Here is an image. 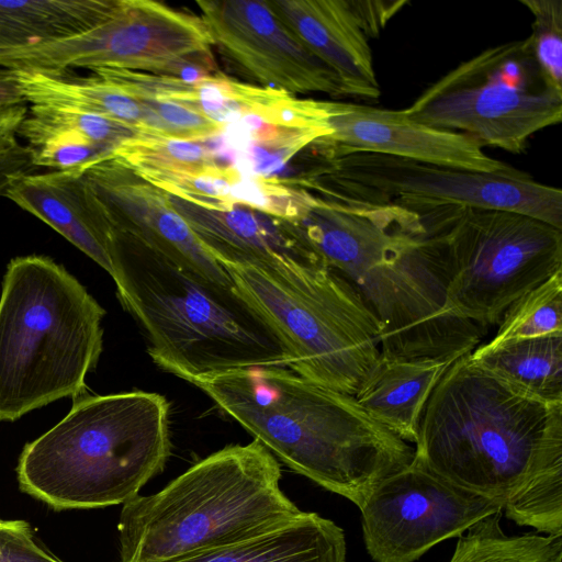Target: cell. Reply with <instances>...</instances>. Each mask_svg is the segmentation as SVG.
I'll list each match as a JSON object with an SVG mask.
<instances>
[{
    "mask_svg": "<svg viewBox=\"0 0 562 562\" xmlns=\"http://www.w3.org/2000/svg\"><path fill=\"white\" fill-rule=\"evenodd\" d=\"M344 531L316 513L303 512L289 524L231 546L175 562H345Z\"/></svg>",
    "mask_w": 562,
    "mask_h": 562,
    "instance_id": "21",
    "label": "cell"
},
{
    "mask_svg": "<svg viewBox=\"0 0 562 562\" xmlns=\"http://www.w3.org/2000/svg\"><path fill=\"white\" fill-rule=\"evenodd\" d=\"M368 38L378 37L387 22L408 2L406 0H350Z\"/></svg>",
    "mask_w": 562,
    "mask_h": 562,
    "instance_id": "33",
    "label": "cell"
},
{
    "mask_svg": "<svg viewBox=\"0 0 562 562\" xmlns=\"http://www.w3.org/2000/svg\"><path fill=\"white\" fill-rule=\"evenodd\" d=\"M25 101L37 106L68 108L101 114L147 134L145 106L95 75L74 77L66 71L10 69Z\"/></svg>",
    "mask_w": 562,
    "mask_h": 562,
    "instance_id": "22",
    "label": "cell"
},
{
    "mask_svg": "<svg viewBox=\"0 0 562 562\" xmlns=\"http://www.w3.org/2000/svg\"><path fill=\"white\" fill-rule=\"evenodd\" d=\"M7 187V173L2 158L0 157V196L3 195Z\"/></svg>",
    "mask_w": 562,
    "mask_h": 562,
    "instance_id": "36",
    "label": "cell"
},
{
    "mask_svg": "<svg viewBox=\"0 0 562 562\" xmlns=\"http://www.w3.org/2000/svg\"><path fill=\"white\" fill-rule=\"evenodd\" d=\"M286 347L288 368L356 396L381 360V326L351 284L325 267L295 282L258 268L220 263Z\"/></svg>",
    "mask_w": 562,
    "mask_h": 562,
    "instance_id": "8",
    "label": "cell"
},
{
    "mask_svg": "<svg viewBox=\"0 0 562 562\" xmlns=\"http://www.w3.org/2000/svg\"><path fill=\"white\" fill-rule=\"evenodd\" d=\"M414 459L504 507L527 487L562 476V401L543 400L464 355L428 398Z\"/></svg>",
    "mask_w": 562,
    "mask_h": 562,
    "instance_id": "3",
    "label": "cell"
},
{
    "mask_svg": "<svg viewBox=\"0 0 562 562\" xmlns=\"http://www.w3.org/2000/svg\"><path fill=\"white\" fill-rule=\"evenodd\" d=\"M501 321L484 347L562 333V271L517 299Z\"/></svg>",
    "mask_w": 562,
    "mask_h": 562,
    "instance_id": "27",
    "label": "cell"
},
{
    "mask_svg": "<svg viewBox=\"0 0 562 562\" xmlns=\"http://www.w3.org/2000/svg\"><path fill=\"white\" fill-rule=\"evenodd\" d=\"M104 308L63 266L13 258L0 293V420L79 396L102 352Z\"/></svg>",
    "mask_w": 562,
    "mask_h": 562,
    "instance_id": "7",
    "label": "cell"
},
{
    "mask_svg": "<svg viewBox=\"0 0 562 562\" xmlns=\"http://www.w3.org/2000/svg\"><path fill=\"white\" fill-rule=\"evenodd\" d=\"M454 361L381 358L355 397L374 419L406 442L415 445L428 398Z\"/></svg>",
    "mask_w": 562,
    "mask_h": 562,
    "instance_id": "20",
    "label": "cell"
},
{
    "mask_svg": "<svg viewBox=\"0 0 562 562\" xmlns=\"http://www.w3.org/2000/svg\"><path fill=\"white\" fill-rule=\"evenodd\" d=\"M112 158L132 170H194L216 164L211 148L200 140L139 134L121 144Z\"/></svg>",
    "mask_w": 562,
    "mask_h": 562,
    "instance_id": "28",
    "label": "cell"
},
{
    "mask_svg": "<svg viewBox=\"0 0 562 562\" xmlns=\"http://www.w3.org/2000/svg\"><path fill=\"white\" fill-rule=\"evenodd\" d=\"M313 194L310 211L295 222L378 319L382 359L454 361L479 346L486 327L447 311L443 241L428 235L417 213Z\"/></svg>",
    "mask_w": 562,
    "mask_h": 562,
    "instance_id": "1",
    "label": "cell"
},
{
    "mask_svg": "<svg viewBox=\"0 0 562 562\" xmlns=\"http://www.w3.org/2000/svg\"><path fill=\"white\" fill-rule=\"evenodd\" d=\"M0 562H63L40 544L24 520L0 518Z\"/></svg>",
    "mask_w": 562,
    "mask_h": 562,
    "instance_id": "32",
    "label": "cell"
},
{
    "mask_svg": "<svg viewBox=\"0 0 562 562\" xmlns=\"http://www.w3.org/2000/svg\"><path fill=\"white\" fill-rule=\"evenodd\" d=\"M169 403L133 391L76 398L53 428L26 443L20 488L56 510L125 504L170 456Z\"/></svg>",
    "mask_w": 562,
    "mask_h": 562,
    "instance_id": "6",
    "label": "cell"
},
{
    "mask_svg": "<svg viewBox=\"0 0 562 562\" xmlns=\"http://www.w3.org/2000/svg\"><path fill=\"white\" fill-rule=\"evenodd\" d=\"M267 2L294 35L335 72L342 95L379 99L381 89L369 38L350 0Z\"/></svg>",
    "mask_w": 562,
    "mask_h": 562,
    "instance_id": "18",
    "label": "cell"
},
{
    "mask_svg": "<svg viewBox=\"0 0 562 562\" xmlns=\"http://www.w3.org/2000/svg\"><path fill=\"white\" fill-rule=\"evenodd\" d=\"M501 513L471 526L450 562H562V535L508 537L499 527Z\"/></svg>",
    "mask_w": 562,
    "mask_h": 562,
    "instance_id": "26",
    "label": "cell"
},
{
    "mask_svg": "<svg viewBox=\"0 0 562 562\" xmlns=\"http://www.w3.org/2000/svg\"><path fill=\"white\" fill-rule=\"evenodd\" d=\"M470 357L491 372L547 401H562V333L477 346Z\"/></svg>",
    "mask_w": 562,
    "mask_h": 562,
    "instance_id": "24",
    "label": "cell"
},
{
    "mask_svg": "<svg viewBox=\"0 0 562 562\" xmlns=\"http://www.w3.org/2000/svg\"><path fill=\"white\" fill-rule=\"evenodd\" d=\"M231 198L234 205L289 221L301 220L311 209L314 195L299 184L276 177L248 173L232 166Z\"/></svg>",
    "mask_w": 562,
    "mask_h": 562,
    "instance_id": "29",
    "label": "cell"
},
{
    "mask_svg": "<svg viewBox=\"0 0 562 562\" xmlns=\"http://www.w3.org/2000/svg\"><path fill=\"white\" fill-rule=\"evenodd\" d=\"M191 384L293 471L359 508L383 480L414 460V448L353 395L289 368L236 369Z\"/></svg>",
    "mask_w": 562,
    "mask_h": 562,
    "instance_id": "2",
    "label": "cell"
},
{
    "mask_svg": "<svg viewBox=\"0 0 562 562\" xmlns=\"http://www.w3.org/2000/svg\"><path fill=\"white\" fill-rule=\"evenodd\" d=\"M112 278L159 368L191 383L236 369L289 366V351L235 285L186 270L114 232Z\"/></svg>",
    "mask_w": 562,
    "mask_h": 562,
    "instance_id": "4",
    "label": "cell"
},
{
    "mask_svg": "<svg viewBox=\"0 0 562 562\" xmlns=\"http://www.w3.org/2000/svg\"><path fill=\"white\" fill-rule=\"evenodd\" d=\"M170 199L218 263L251 266L291 282L326 267L295 221L240 205L229 211H215Z\"/></svg>",
    "mask_w": 562,
    "mask_h": 562,
    "instance_id": "17",
    "label": "cell"
},
{
    "mask_svg": "<svg viewBox=\"0 0 562 562\" xmlns=\"http://www.w3.org/2000/svg\"><path fill=\"white\" fill-rule=\"evenodd\" d=\"M5 198L46 223L112 276L114 231L85 171L27 172Z\"/></svg>",
    "mask_w": 562,
    "mask_h": 562,
    "instance_id": "19",
    "label": "cell"
},
{
    "mask_svg": "<svg viewBox=\"0 0 562 562\" xmlns=\"http://www.w3.org/2000/svg\"><path fill=\"white\" fill-rule=\"evenodd\" d=\"M23 117V110L19 106L0 109V145L16 138Z\"/></svg>",
    "mask_w": 562,
    "mask_h": 562,
    "instance_id": "35",
    "label": "cell"
},
{
    "mask_svg": "<svg viewBox=\"0 0 562 562\" xmlns=\"http://www.w3.org/2000/svg\"><path fill=\"white\" fill-rule=\"evenodd\" d=\"M303 187L335 200L393 203L413 212L437 205L513 211L562 229V191L513 167L483 173L357 151L335 158L328 172Z\"/></svg>",
    "mask_w": 562,
    "mask_h": 562,
    "instance_id": "11",
    "label": "cell"
},
{
    "mask_svg": "<svg viewBox=\"0 0 562 562\" xmlns=\"http://www.w3.org/2000/svg\"><path fill=\"white\" fill-rule=\"evenodd\" d=\"M213 45L266 88L344 97L335 72L315 56L267 1H196Z\"/></svg>",
    "mask_w": 562,
    "mask_h": 562,
    "instance_id": "14",
    "label": "cell"
},
{
    "mask_svg": "<svg viewBox=\"0 0 562 562\" xmlns=\"http://www.w3.org/2000/svg\"><path fill=\"white\" fill-rule=\"evenodd\" d=\"M438 237L448 263L446 308L483 327L562 271V229L522 213L449 205Z\"/></svg>",
    "mask_w": 562,
    "mask_h": 562,
    "instance_id": "10",
    "label": "cell"
},
{
    "mask_svg": "<svg viewBox=\"0 0 562 562\" xmlns=\"http://www.w3.org/2000/svg\"><path fill=\"white\" fill-rule=\"evenodd\" d=\"M117 0H0V56L72 37L102 22Z\"/></svg>",
    "mask_w": 562,
    "mask_h": 562,
    "instance_id": "23",
    "label": "cell"
},
{
    "mask_svg": "<svg viewBox=\"0 0 562 562\" xmlns=\"http://www.w3.org/2000/svg\"><path fill=\"white\" fill-rule=\"evenodd\" d=\"M426 125L458 132L512 154L562 120V92L543 78L528 37L491 46L460 63L404 110Z\"/></svg>",
    "mask_w": 562,
    "mask_h": 562,
    "instance_id": "9",
    "label": "cell"
},
{
    "mask_svg": "<svg viewBox=\"0 0 562 562\" xmlns=\"http://www.w3.org/2000/svg\"><path fill=\"white\" fill-rule=\"evenodd\" d=\"M329 124L333 132L325 138L335 158L368 151L483 173L510 168L488 156L475 138L419 123L404 110L340 102Z\"/></svg>",
    "mask_w": 562,
    "mask_h": 562,
    "instance_id": "16",
    "label": "cell"
},
{
    "mask_svg": "<svg viewBox=\"0 0 562 562\" xmlns=\"http://www.w3.org/2000/svg\"><path fill=\"white\" fill-rule=\"evenodd\" d=\"M26 105L10 69L0 67V109Z\"/></svg>",
    "mask_w": 562,
    "mask_h": 562,
    "instance_id": "34",
    "label": "cell"
},
{
    "mask_svg": "<svg viewBox=\"0 0 562 562\" xmlns=\"http://www.w3.org/2000/svg\"><path fill=\"white\" fill-rule=\"evenodd\" d=\"M168 195L207 210L229 211L232 166L217 164L194 170L134 172Z\"/></svg>",
    "mask_w": 562,
    "mask_h": 562,
    "instance_id": "30",
    "label": "cell"
},
{
    "mask_svg": "<svg viewBox=\"0 0 562 562\" xmlns=\"http://www.w3.org/2000/svg\"><path fill=\"white\" fill-rule=\"evenodd\" d=\"M85 175L115 233L137 240L204 279L234 285L176 211L170 195L112 157L94 164Z\"/></svg>",
    "mask_w": 562,
    "mask_h": 562,
    "instance_id": "15",
    "label": "cell"
},
{
    "mask_svg": "<svg viewBox=\"0 0 562 562\" xmlns=\"http://www.w3.org/2000/svg\"><path fill=\"white\" fill-rule=\"evenodd\" d=\"M280 479L279 463L257 440L210 454L161 491L123 504L121 562H175L289 524L303 512Z\"/></svg>",
    "mask_w": 562,
    "mask_h": 562,
    "instance_id": "5",
    "label": "cell"
},
{
    "mask_svg": "<svg viewBox=\"0 0 562 562\" xmlns=\"http://www.w3.org/2000/svg\"><path fill=\"white\" fill-rule=\"evenodd\" d=\"M375 562H414L442 540L503 510L496 501L452 484L417 460L383 480L360 507Z\"/></svg>",
    "mask_w": 562,
    "mask_h": 562,
    "instance_id": "13",
    "label": "cell"
},
{
    "mask_svg": "<svg viewBox=\"0 0 562 562\" xmlns=\"http://www.w3.org/2000/svg\"><path fill=\"white\" fill-rule=\"evenodd\" d=\"M213 41L201 18L150 0H117L92 29L0 56V67L66 71L115 68L196 80L214 74Z\"/></svg>",
    "mask_w": 562,
    "mask_h": 562,
    "instance_id": "12",
    "label": "cell"
},
{
    "mask_svg": "<svg viewBox=\"0 0 562 562\" xmlns=\"http://www.w3.org/2000/svg\"><path fill=\"white\" fill-rule=\"evenodd\" d=\"M533 21L528 36L546 81L562 92V0H519Z\"/></svg>",
    "mask_w": 562,
    "mask_h": 562,
    "instance_id": "31",
    "label": "cell"
},
{
    "mask_svg": "<svg viewBox=\"0 0 562 562\" xmlns=\"http://www.w3.org/2000/svg\"><path fill=\"white\" fill-rule=\"evenodd\" d=\"M18 135L26 143L33 167L55 171H86L94 164L112 157L108 149L89 140L52 106L32 105Z\"/></svg>",
    "mask_w": 562,
    "mask_h": 562,
    "instance_id": "25",
    "label": "cell"
}]
</instances>
